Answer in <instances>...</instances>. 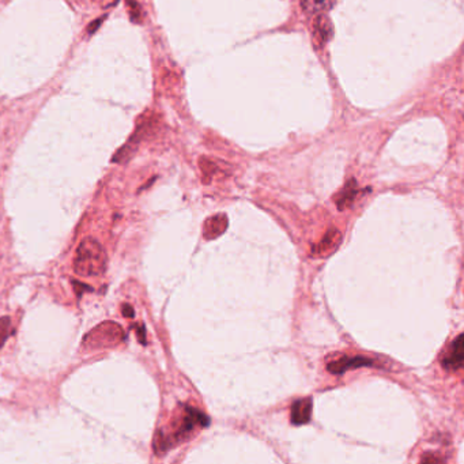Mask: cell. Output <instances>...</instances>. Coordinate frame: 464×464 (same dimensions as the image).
I'll return each mask as SVG.
<instances>
[{
	"label": "cell",
	"instance_id": "cell-10",
	"mask_svg": "<svg viewBox=\"0 0 464 464\" xmlns=\"http://www.w3.org/2000/svg\"><path fill=\"white\" fill-rule=\"evenodd\" d=\"M336 0H301V7L308 14H324L331 10Z\"/></svg>",
	"mask_w": 464,
	"mask_h": 464
},
{
	"label": "cell",
	"instance_id": "cell-2",
	"mask_svg": "<svg viewBox=\"0 0 464 464\" xmlns=\"http://www.w3.org/2000/svg\"><path fill=\"white\" fill-rule=\"evenodd\" d=\"M209 425H210V419L207 415L199 411L198 409L185 407L184 415L180 422L175 426V431H172V434L165 436L162 431L157 434L155 447H160V451H166L173 447L175 444L184 441L197 428H207Z\"/></svg>",
	"mask_w": 464,
	"mask_h": 464
},
{
	"label": "cell",
	"instance_id": "cell-1",
	"mask_svg": "<svg viewBox=\"0 0 464 464\" xmlns=\"http://www.w3.org/2000/svg\"><path fill=\"white\" fill-rule=\"evenodd\" d=\"M108 258L96 238L87 237L79 244L74 260V270L81 277H99L106 270Z\"/></svg>",
	"mask_w": 464,
	"mask_h": 464
},
{
	"label": "cell",
	"instance_id": "cell-17",
	"mask_svg": "<svg viewBox=\"0 0 464 464\" xmlns=\"http://www.w3.org/2000/svg\"><path fill=\"white\" fill-rule=\"evenodd\" d=\"M138 335H139V339L142 343H146V338H145V327L140 326V328L138 330Z\"/></svg>",
	"mask_w": 464,
	"mask_h": 464
},
{
	"label": "cell",
	"instance_id": "cell-12",
	"mask_svg": "<svg viewBox=\"0 0 464 464\" xmlns=\"http://www.w3.org/2000/svg\"><path fill=\"white\" fill-rule=\"evenodd\" d=\"M10 327H11V320L10 317H0V348H3L4 342L7 341L10 335Z\"/></svg>",
	"mask_w": 464,
	"mask_h": 464
},
{
	"label": "cell",
	"instance_id": "cell-7",
	"mask_svg": "<svg viewBox=\"0 0 464 464\" xmlns=\"http://www.w3.org/2000/svg\"><path fill=\"white\" fill-rule=\"evenodd\" d=\"M341 241H342V233L339 232L338 229H330L324 234L321 241L314 245L312 253L315 256H327L339 247Z\"/></svg>",
	"mask_w": 464,
	"mask_h": 464
},
{
	"label": "cell",
	"instance_id": "cell-11",
	"mask_svg": "<svg viewBox=\"0 0 464 464\" xmlns=\"http://www.w3.org/2000/svg\"><path fill=\"white\" fill-rule=\"evenodd\" d=\"M315 33L319 37V40H320L321 44H324L326 41H328L331 38V22H330L328 18L324 17L323 14L319 16L317 21H316Z\"/></svg>",
	"mask_w": 464,
	"mask_h": 464
},
{
	"label": "cell",
	"instance_id": "cell-16",
	"mask_svg": "<svg viewBox=\"0 0 464 464\" xmlns=\"http://www.w3.org/2000/svg\"><path fill=\"white\" fill-rule=\"evenodd\" d=\"M123 315L126 316V317H133V306L131 305H128V304H126V305H123Z\"/></svg>",
	"mask_w": 464,
	"mask_h": 464
},
{
	"label": "cell",
	"instance_id": "cell-5",
	"mask_svg": "<svg viewBox=\"0 0 464 464\" xmlns=\"http://www.w3.org/2000/svg\"><path fill=\"white\" fill-rule=\"evenodd\" d=\"M464 360V335L460 333L453 343L447 354L443 357L441 364L449 370H459L463 366Z\"/></svg>",
	"mask_w": 464,
	"mask_h": 464
},
{
	"label": "cell",
	"instance_id": "cell-14",
	"mask_svg": "<svg viewBox=\"0 0 464 464\" xmlns=\"http://www.w3.org/2000/svg\"><path fill=\"white\" fill-rule=\"evenodd\" d=\"M105 18H106V16H102L101 18H97L96 21H93V22L89 25V28H87V33L90 34V35L96 33V32L99 31V28L102 25V22L105 21Z\"/></svg>",
	"mask_w": 464,
	"mask_h": 464
},
{
	"label": "cell",
	"instance_id": "cell-8",
	"mask_svg": "<svg viewBox=\"0 0 464 464\" xmlns=\"http://www.w3.org/2000/svg\"><path fill=\"white\" fill-rule=\"evenodd\" d=\"M312 399H299L292 406V424L293 425H305L311 421L312 415Z\"/></svg>",
	"mask_w": 464,
	"mask_h": 464
},
{
	"label": "cell",
	"instance_id": "cell-4",
	"mask_svg": "<svg viewBox=\"0 0 464 464\" xmlns=\"http://www.w3.org/2000/svg\"><path fill=\"white\" fill-rule=\"evenodd\" d=\"M373 365H375V361L372 358L364 357V355H354V357L345 355V357H341L327 365V370L332 375H343L348 370L360 369L365 366H373Z\"/></svg>",
	"mask_w": 464,
	"mask_h": 464
},
{
	"label": "cell",
	"instance_id": "cell-3",
	"mask_svg": "<svg viewBox=\"0 0 464 464\" xmlns=\"http://www.w3.org/2000/svg\"><path fill=\"white\" fill-rule=\"evenodd\" d=\"M123 339H124L123 328L114 321H105L86 335L83 345L89 348V350L115 348Z\"/></svg>",
	"mask_w": 464,
	"mask_h": 464
},
{
	"label": "cell",
	"instance_id": "cell-15",
	"mask_svg": "<svg viewBox=\"0 0 464 464\" xmlns=\"http://www.w3.org/2000/svg\"><path fill=\"white\" fill-rule=\"evenodd\" d=\"M421 462L422 463H443V462H446V459L444 458H440V456H436V455H426V456H424L422 459H421Z\"/></svg>",
	"mask_w": 464,
	"mask_h": 464
},
{
	"label": "cell",
	"instance_id": "cell-9",
	"mask_svg": "<svg viewBox=\"0 0 464 464\" xmlns=\"http://www.w3.org/2000/svg\"><path fill=\"white\" fill-rule=\"evenodd\" d=\"M357 194H358L357 182L355 180H350L346 184V187L341 191V194L336 197V206H338V209L339 210L348 209V206H351L354 199L357 198Z\"/></svg>",
	"mask_w": 464,
	"mask_h": 464
},
{
	"label": "cell",
	"instance_id": "cell-6",
	"mask_svg": "<svg viewBox=\"0 0 464 464\" xmlns=\"http://www.w3.org/2000/svg\"><path fill=\"white\" fill-rule=\"evenodd\" d=\"M228 225H229V219L226 214H216V216H210L203 225V237L206 240L218 238L221 234L226 232Z\"/></svg>",
	"mask_w": 464,
	"mask_h": 464
},
{
	"label": "cell",
	"instance_id": "cell-13",
	"mask_svg": "<svg viewBox=\"0 0 464 464\" xmlns=\"http://www.w3.org/2000/svg\"><path fill=\"white\" fill-rule=\"evenodd\" d=\"M128 1V6H130V11H131V19L133 21H139V17H140V9L136 3V0H127Z\"/></svg>",
	"mask_w": 464,
	"mask_h": 464
}]
</instances>
